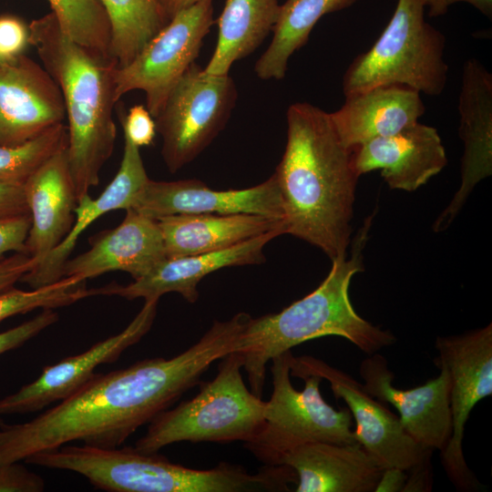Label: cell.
Listing matches in <instances>:
<instances>
[{"label": "cell", "instance_id": "cell-21", "mask_svg": "<svg viewBox=\"0 0 492 492\" xmlns=\"http://www.w3.org/2000/svg\"><path fill=\"white\" fill-rule=\"evenodd\" d=\"M273 466L295 472L297 492H374L384 470L357 442L304 443L282 454Z\"/></svg>", "mask_w": 492, "mask_h": 492}, {"label": "cell", "instance_id": "cell-41", "mask_svg": "<svg viewBox=\"0 0 492 492\" xmlns=\"http://www.w3.org/2000/svg\"><path fill=\"white\" fill-rule=\"evenodd\" d=\"M397 467L384 468L381 474L374 492H403L407 474Z\"/></svg>", "mask_w": 492, "mask_h": 492}, {"label": "cell", "instance_id": "cell-24", "mask_svg": "<svg viewBox=\"0 0 492 492\" xmlns=\"http://www.w3.org/2000/svg\"><path fill=\"white\" fill-rule=\"evenodd\" d=\"M425 111L418 91L402 85H384L345 97L343 105L330 117L343 144L354 149L414 125Z\"/></svg>", "mask_w": 492, "mask_h": 492}, {"label": "cell", "instance_id": "cell-27", "mask_svg": "<svg viewBox=\"0 0 492 492\" xmlns=\"http://www.w3.org/2000/svg\"><path fill=\"white\" fill-rule=\"evenodd\" d=\"M358 0H286L281 5L272 38L254 66L263 80L282 79L294 52L303 46L317 22L325 15L352 6Z\"/></svg>", "mask_w": 492, "mask_h": 492}, {"label": "cell", "instance_id": "cell-12", "mask_svg": "<svg viewBox=\"0 0 492 492\" xmlns=\"http://www.w3.org/2000/svg\"><path fill=\"white\" fill-rule=\"evenodd\" d=\"M290 374L303 379L314 374L326 380L336 399H343L355 421L354 438L383 468L408 471L433 450L425 449L405 430L399 416L376 401L347 373L310 355L289 357Z\"/></svg>", "mask_w": 492, "mask_h": 492}, {"label": "cell", "instance_id": "cell-5", "mask_svg": "<svg viewBox=\"0 0 492 492\" xmlns=\"http://www.w3.org/2000/svg\"><path fill=\"white\" fill-rule=\"evenodd\" d=\"M25 462L77 473L95 487L110 492H263L280 491L283 484L281 471L272 466L254 474L227 462L194 469L131 446L67 444L35 453Z\"/></svg>", "mask_w": 492, "mask_h": 492}, {"label": "cell", "instance_id": "cell-2", "mask_svg": "<svg viewBox=\"0 0 492 492\" xmlns=\"http://www.w3.org/2000/svg\"><path fill=\"white\" fill-rule=\"evenodd\" d=\"M286 119V146L273 175L287 233L319 248L331 260L345 256L360 177L354 149L343 144L330 113L314 105H291Z\"/></svg>", "mask_w": 492, "mask_h": 492}, {"label": "cell", "instance_id": "cell-29", "mask_svg": "<svg viewBox=\"0 0 492 492\" xmlns=\"http://www.w3.org/2000/svg\"><path fill=\"white\" fill-rule=\"evenodd\" d=\"M67 142V127L60 123L23 143L0 146V182L24 185Z\"/></svg>", "mask_w": 492, "mask_h": 492}, {"label": "cell", "instance_id": "cell-22", "mask_svg": "<svg viewBox=\"0 0 492 492\" xmlns=\"http://www.w3.org/2000/svg\"><path fill=\"white\" fill-rule=\"evenodd\" d=\"M149 179L139 148L124 135L123 157L113 179L97 199L87 193L77 200L75 221L68 234L21 281L34 289L61 279L63 266L80 235L104 214L130 208Z\"/></svg>", "mask_w": 492, "mask_h": 492}, {"label": "cell", "instance_id": "cell-7", "mask_svg": "<svg viewBox=\"0 0 492 492\" xmlns=\"http://www.w3.org/2000/svg\"><path fill=\"white\" fill-rule=\"evenodd\" d=\"M425 11L424 0H397L379 37L346 68L344 97L384 85L406 86L427 96L443 93L448 74L446 37L425 20Z\"/></svg>", "mask_w": 492, "mask_h": 492}, {"label": "cell", "instance_id": "cell-11", "mask_svg": "<svg viewBox=\"0 0 492 492\" xmlns=\"http://www.w3.org/2000/svg\"><path fill=\"white\" fill-rule=\"evenodd\" d=\"M436 364L449 376L451 436L441 451L443 467L459 491H476L480 484L463 454L465 426L475 405L492 395V324L458 335L438 336Z\"/></svg>", "mask_w": 492, "mask_h": 492}, {"label": "cell", "instance_id": "cell-35", "mask_svg": "<svg viewBox=\"0 0 492 492\" xmlns=\"http://www.w3.org/2000/svg\"><path fill=\"white\" fill-rule=\"evenodd\" d=\"M29 43V29L14 17L0 18V63L14 60Z\"/></svg>", "mask_w": 492, "mask_h": 492}, {"label": "cell", "instance_id": "cell-40", "mask_svg": "<svg viewBox=\"0 0 492 492\" xmlns=\"http://www.w3.org/2000/svg\"><path fill=\"white\" fill-rule=\"evenodd\" d=\"M457 3L469 4L487 18L492 17V0H424L427 15L431 17L445 15L450 6Z\"/></svg>", "mask_w": 492, "mask_h": 492}, {"label": "cell", "instance_id": "cell-18", "mask_svg": "<svg viewBox=\"0 0 492 492\" xmlns=\"http://www.w3.org/2000/svg\"><path fill=\"white\" fill-rule=\"evenodd\" d=\"M282 234H284L282 231H271L228 249L166 258L145 276L128 285L111 283L89 289V293L90 296L118 295L128 300L143 298L146 301L177 292L193 303L199 298L198 285L204 277L222 268L264 261L265 245Z\"/></svg>", "mask_w": 492, "mask_h": 492}, {"label": "cell", "instance_id": "cell-28", "mask_svg": "<svg viewBox=\"0 0 492 492\" xmlns=\"http://www.w3.org/2000/svg\"><path fill=\"white\" fill-rule=\"evenodd\" d=\"M111 30L110 52L118 67L129 64L169 22L157 0H98Z\"/></svg>", "mask_w": 492, "mask_h": 492}, {"label": "cell", "instance_id": "cell-13", "mask_svg": "<svg viewBox=\"0 0 492 492\" xmlns=\"http://www.w3.org/2000/svg\"><path fill=\"white\" fill-rule=\"evenodd\" d=\"M158 302L159 299L146 300L135 318L119 333L79 354L45 366L36 380L0 399V415L36 412L71 395L94 375L98 365L115 362L126 349L142 339L154 323Z\"/></svg>", "mask_w": 492, "mask_h": 492}, {"label": "cell", "instance_id": "cell-36", "mask_svg": "<svg viewBox=\"0 0 492 492\" xmlns=\"http://www.w3.org/2000/svg\"><path fill=\"white\" fill-rule=\"evenodd\" d=\"M30 226V215L0 220V259L4 258L6 252H26Z\"/></svg>", "mask_w": 492, "mask_h": 492}, {"label": "cell", "instance_id": "cell-31", "mask_svg": "<svg viewBox=\"0 0 492 492\" xmlns=\"http://www.w3.org/2000/svg\"><path fill=\"white\" fill-rule=\"evenodd\" d=\"M89 297L86 281L62 277L58 281L24 291L11 287L0 292V322L36 309H55Z\"/></svg>", "mask_w": 492, "mask_h": 492}, {"label": "cell", "instance_id": "cell-32", "mask_svg": "<svg viewBox=\"0 0 492 492\" xmlns=\"http://www.w3.org/2000/svg\"><path fill=\"white\" fill-rule=\"evenodd\" d=\"M118 115L122 126L123 134L137 147L150 145L156 136L154 118L143 105H135L126 112L118 106Z\"/></svg>", "mask_w": 492, "mask_h": 492}, {"label": "cell", "instance_id": "cell-37", "mask_svg": "<svg viewBox=\"0 0 492 492\" xmlns=\"http://www.w3.org/2000/svg\"><path fill=\"white\" fill-rule=\"evenodd\" d=\"M37 261L26 252H15L0 259V292L14 287V284L34 270Z\"/></svg>", "mask_w": 492, "mask_h": 492}, {"label": "cell", "instance_id": "cell-4", "mask_svg": "<svg viewBox=\"0 0 492 492\" xmlns=\"http://www.w3.org/2000/svg\"><path fill=\"white\" fill-rule=\"evenodd\" d=\"M370 226L368 218L354 241L351 257L332 260L328 275L315 290L279 313L251 317L236 352L254 395L262 396L267 364L307 341L339 336L367 354L395 343L390 331L361 317L350 299L352 278L364 271L362 251Z\"/></svg>", "mask_w": 492, "mask_h": 492}, {"label": "cell", "instance_id": "cell-17", "mask_svg": "<svg viewBox=\"0 0 492 492\" xmlns=\"http://www.w3.org/2000/svg\"><path fill=\"white\" fill-rule=\"evenodd\" d=\"M459 137L464 143L461 184L451 202L434 223L446 230L475 186L492 173V75L477 59L463 67L458 99Z\"/></svg>", "mask_w": 492, "mask_h": 492}, {"label": "cell", "instance_id": "cell-1", "mask_svg": "<svg viewBox=\"0 0 492 492\" xmlns=\"http://www.w3.org/2000/svg\"><path fill=\"white\" fill-rule=\"evenodd\" d=\"M244 328L237 315L215 321L200 339L170 357L141 360L97 374L30 421H0V466L74 441L113 448L200 384L213 363L235 352Z\"/></svg>", "mask_w": 492, "mask_h": 492}, {"label": "cell", "instance_id": "cell-8", "mask_svg": "<svg viewBox=\"0 0 492 492\" xmlns=\"http://www.w3.org/2000/svg\"><path fill=\"white\" fill-rule=\"evenodd\" d=\"M287 351L271 360L272 393L265 403L264 425L245 446L265 465L289 449L308 442L356 443L348 409L335 410L323 398L318 375L304 377V388L292 384Z\"/></svg>", "mask_w": 492, "mask_h": 492}, {"label": "cell", "instance_id": "cell-42", "mask_svg": "<svg viewBox=\"0 0 492 492\" xmlns=\"http://www.w3.org/2000/svg\"><path fill=\"white\" fill-rule=\"evenodd\" d=\"M165 13L166 16L170 20L171 17L178 12L186 9L199 0H157Z\"/></svg>", "mask_w": 492, "mask_h": 492}, {"label": "cell", "instance_id": "cell-33", "mask_svg": "<svg viewBox=\"0 0 492 492\" xmlns=\"http://www.w3.org/2000/svg\"><path fill=\"white\" fill-rule=\"evenodd\" d=\"M58 320L53 309H43L34 318L0 333V354L17 348Z\"/></svg>", "mask_w": 492, "mask_h": 492}, {"label": "cell", "instance_id": "cell-14", "mask_svg": "<svg viewBox=\"0 0 492 492\" xmlns=\"http://www.w3.org/2000/svg\"><path fill=\"white\" fill-rule=\"evenodd\" d=\"M130 208L154 220L179 214L247 213L285 220L281 192L273 174L256 186L228 190H211L199 179L156 181L149 179Z\"/></svg>", "mask_w": 492, "mask_h": 492}, {"label": "cell", "instance_id": "cell-34", "mask_svg": "<svg viewBox=\"0 0 492 492\" xmlns=\"http://www.w3.org/2000/svg\"><path fill=\"white\" fill-rule=\"evenodd\" d=\"M44 487L43 478L18 461L0 466V492H40Z\"/></svg>", "mask_w": 492, "mask_h": 492}, {"label": "cell", "instance_id": "cell-16", "mask_svg": "<svg viewBox=\"0 0 492 492\" xmlns=\"http://www.w3.org/2000/svg\"><path fill=\"white\" fill-rule=\"evenodd\" d=\"M65 118L61 91L44 67L23 54L0 63V146L27 141Z\"/></svg>", "mask_w": 492, "mask_h": 492}, {"label": "cell", "instance_id": "cell-25", "mask_svg": "<svg viewBox=\"0 0 492 492\" xmlns=\"http://www.w3.org/2000/svg\"><path fill=\"white\" fill-rule=\"evenodd\" d=\"M166 258L217 251L265 232L287 233L283 220L256 214H179L159 218Z\"/></svg>", "mask_w": 492, "mask_h": 492}, {"label": "cell", "instance_id": "cell-23", "mask_svg": "<svg viewBox=\"0 0 492 492\" xmlns=\"http://www.w3.org/2000/svg\"><path fill=\"white\" fill-rule=\"evenodd\" d=\"M24 192L31 217L26 253L38 264L66 238L75 221L77 195L67 148L28 179Z\"/></svg>", "mask_w": 492, "mask_h": 492}, {"label": "cell", "instance_id": "cell-38", "mask_svg": "<svg viewBox=\"0 0 492 492\" xmlns=\"http://www.w3.org/2000/svg\"><path fill=\"white\" fill-rule=\"evenodd\" d=\"M30 215L24 185L0 182V220Z\"/></svg>", "mask_w": 492, "mask_h": 492}, {"label": "cell", "instance_id": "cell-9", "mask_svg": "<svg viewBox=\"0 0 492 492\" xmlns=\"http://www.w3.org/2000/svg\"><path fill=\"white\" fill-rule=\"evenodd\" d=\"M237 99L233 79L193 63L154 118L161 155L171 173L196 159L224 128Z\"/></svg>", "mask_w": 492, "mask_h": 492}, {"label": "cell", "instance_id": "cell-10", "mask_svg": "<svg viewBox=\"0 0 492 492\" xmlns=\"http://www.w3.org/2000/svg\"><path fill=\"white\" fill-rule=\"evenodd\" d=\"M212 24L213 0H199L175 14L129 64L115 69L116 102L130 91L142 90L146 108L155 118L195 63Z\"/></svg>", "mask_w": 492, "mask_h": 492}, {"label": "cell", "instance_id": "cell-39", "mask_svg": "<svg viewBox=\"0 0 492 492\" xmlns=\"http://www.w3.org/2000/svg\"><path fill=\"white\" fill-rule=\"evenodd\" d=\"M407 478L403 492L431 491L432 466L431 455L408 470Z\"/></svg>", "mask_w": 492, "mask_h": 492}, {"label": "cell", "instance_id": "cell-15", "mask_svg": "<svg viewBox=\"0 0 492 492\" xmlns=\"http://www.w3.org/2000/svg\"><path fill=\"white\" fill-rule=\"evenodd\" d=\"M359 367L364 389L380 402L392 405L410 436L425 449L446 447L451 436L449 376L446 368H440L438 376L410 389L393 384L394 373L386 358L377 353L369 354Z\"/></svg>", "mask_w": 492, "mask_h": 492}, {"label": "cell", "instance_id": "cell-3", "mask_svg": "<svg viewBox=\"0 0 492 492\" xmlns=\"http://www.w3.org/2000/svg\"><path fill=\"white\" fill-rule=\"evenodd\" d=\"M44 68L57 84L67 118V157L77 200L99 182L115 146L113 57L69 37L51 14L28 27Z\"/></svg>", "mask_w": 492, "mask_h": 492}, {"label": "cell", "instance_id": "cell-30", "mask_svg": "<svg viewBox=\"0 0 492 492\" xmlns=\"http://www.w3.org/2000/svg\"><path fill=\"white\" fill-rule=\"evenodd\" d=\"M62 30L77 43L111 56V30L98 0H48Z\"/></svg>", "mask_w": 492, "mask_h": 492}, {"label": "cell", "instance_id": "cell-26", "mask_svg": "<svg viewBox=\"0 0 492 492\" xmlns=\"http://www.w3.org/2000/svg\"><path fill=\"white\" fill-rule=\"evenodd\" d=\"M279 0H226L218 19L215 50L204 70L227 75L237 60L255 51L277 22Z\"/></svg>", "mask_w": 492, "mask_h": 492}, {"label": "cell", "instance_id": "cell-20", "mask_svg": "<svg viewBox=\"0 0 492 492\" xmlns=\"http://www.w3.org/2000/svg\"><path fill=\"white\" fill-rule=\"evenodd\" d=\"M164 259L165 247L157 220L128 208L118 226L99 234L89 250L67 261L61 276L87 282L105 272L122 271L137 280Z\"/></svg>", "mask_w": 492, "mask_h": 492}, {"label": "cell", "instance_id": "cell-19", "mask_svg": "<svg viewBox=\"0 0 492 492\" xmlns=\"http://www.w3.org/2000/svg\"><path fill=\"white\" fill-rule=\"evenodd\" d=\"M359 176L379 169L390 189L416 190L447 164L438 131L419 122L354 149Z\"/></svg>", "mask_w": 492, "mask_h": 492}, {"label": "cell", "instance_id": "cell-6", "mask_svg": "<svg viewBox=\"0 0 492 492\" xmlns=\"http://www.w3.org/2000/svg\"><path fill=\"white\" fill-rule=\"evenodd\" d=\"M242 359L237 352L223 357L217 375L200 382L191 399L154 417L135 444L145 454L182 441L228 443L253 440L264 425L265 403L242 378Z\"/></svg>", "mask_w": 492, "mask_h": 492}]
</instances>
